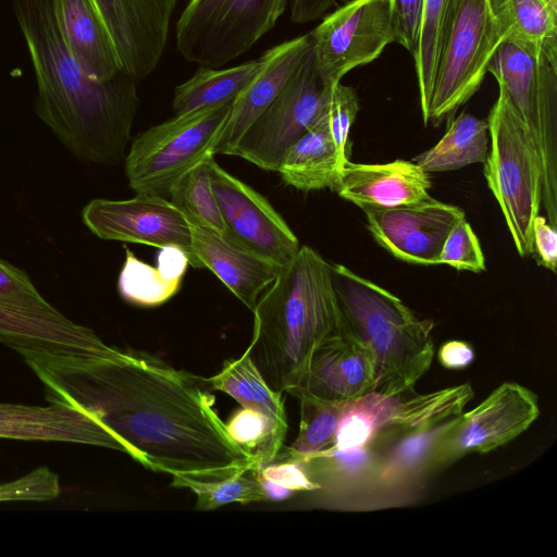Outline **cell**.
Instances as JSON below:
<instances>
[{
    "label": "cell",
    "mask_w": 557,
    "mask_h": 557,
    "mask_svg": "<svg viewBox=\"0 0 557 557\" xmlns=\"http://www.w3.org/2000/svg\"><path fill=\"white\" fill-rule=\"evenodd\" d=\"M60 492L59 476L48 467H39L20 479L0 484V502L52 500Z\"/></svg>",
    "instance_id": "f35d334b"
},
{
    "label": "cell",
    "mask_w": 557,
    "mask_h": 557,
    "mask_svg": "<svg viewBox=\"0 0 557 557\" xmlns=\"http://www.w3.org/2000/svg\"><path fill=\"white\" fill-rule=\"evenodd\" d=\"M318 71L334 86L395 42L389 0H350L309 33Z\"/></svg>",
    "instance_id": "7c38bea8"
},
{
    "label": "cell",
    "mask_w": 557,
    "mask_h": 557,
    "mask_svg": "<svg viewBox=\"0 0 557 557\" xmlns=\"http://www.w3.org/2000/svg\"><path fill=\"white\" fill-rule=\"evenodd\" d=\"M191 234L193 250L201 268L213 272L252 311L281 268L215 230L191 224Z\"/></svg>",
    "instance_id": "7402d4cb"
},
{
    "label": "cell",
    "mask_w": 557,
    "mask_h": 557,
    "mask_svg": "<svg viewBox=\"0 0 557 557\" xmlns=\"http://www.w3.org/2000/svg\"><path fill=\"white\" fill-rule=\"evenodd\" d=\"M212 189L224 234L251 252L282 268L298 252L299 240L269 200L208 158Z\"/></svg>",
    "instance_id": "5bb4252c"
},
{
    "label": "cell",
    "mask_w": 557,
    "mask_h": 557,
    "mask_svg": "<svg viewBox=\"0 0 557 557\" xmlns=\"http://www.w3.org/2000/svg\"><path fill=\"white\" fill-rule=\"evenodd\" d=\"M310 46V35L306 34L272 47L259 58L258 71L233 101L212 148L213 154H231L245 132L283 89Z\"/></svg>",
    "instance_id": "ffe728a7"
},
{
    "label": "cell",
    "mask_w": 557,
    "mask_h": 557,
    "mask_svg": "<svg viewBox=\"0 0 557 557\" xmlns=\"http://www.w3.org/2000/svg\"><path fill=\"white\" fill-rule=\"evenodd\" d=\"M375 242L401 261L440 265V253L463 211L434 198L391 209L363 211Z\"/></svg>",
    "instance_id": "2e32d148"
},
{
    "label": "cell",
    "mask_w": 557,
    "mask_h": 557,
    "mask_svg": "<svg viewBox=\"0 0 557 557\" xmlns=\"http://www.w3.org/2000/svg\"><path fill=\"white\" fill-rule=\"evenodd\" d=\"M437 358L444 368L459 370L473 361L474 351L466 342L449 341L441 346Z\"/></svg>",
    "instance_id": "7bdbcfd3"
},
{
    "label": "cell",
    "mask_w": 557,
    "mask_h": 557,
    "mask_svg": "<svg viewBox=\"0 0 557 557\" xmlns=\"http://www.w3.org/2000/svg\"><path fill=\"white\" fill-rule=\"evenodd\" d=\"M180 176L170 187V201L191 224L224 234V224L212 189L208 158Z\"/></svg>",
    "instance_id": "d6a6232c"
},
{
    "label": "cell",
    "mask_w": 557,
    "mask_h": 557,
    "mask_svg": "<svg viewBox=\"0 0 557 557\" xmlns=\"http://www.w3.org/2000/svg\"><path fill=\"white\" fill-rule=\"evenodd\" d=\"M490 149L488 125L472 114H459L441 140L412 161L425 172H446L484 163Z\"/></svg>",
    "instance_id": "4316f807"
},
{
    "label": "cell",
    "mask_w": 557,
    "mask_h": 557,
    "mask_svg": "<svg viewBox=\"0 0 557 557\" xmlns=\"http://www.w3.org/2000/svg\"><path fill=\"white\" fill-rule=\"evenodd\" d=\"M181 283L166 278L157 267L139 260L129 249H125L117 289L127 302L143 307L162 305L178 292Z\"/></svg>",
    "instance_id": "e575fe53"
},
{
    "label": "cell",
    "mask_w": 557,
    "mask_h": 557,
    "mask_svg": "<svg viewBox=\"0 0 557 557\" xmlns=\"http://www.w3.org/2000/svg\"><path fill=\"white\" fill-rule=\"evenodd\" d=\"M398 396L369 392L346 403L331 448L352 450L368 446L388 426Z\"/></svg>",
    "instance_id": "f1b7e54d"
},
{
    "label": "cell",
    "mask_w": 557,
    "mask_h": 557,
    "mask_svg": "<svg viewBox=\"0 0 557 557\" xmlns=\"http://www.w3.org/2000/svg\"><path fill=\"white\" fill-rule=\"evenodd\" d=\"M358 111L359 101L355 89L341 82L335 84L327 103V123L335 146L345 157H347L350 128Z\"/></svg>",
    "instance_id": "74e56055"
},
{
    "label": "cell",
    "mask_w": 557,
    "mask_h": 557,
    "mask_svg": "<svg viewBox=\"0 0 557 557\" xmlns=\"http://www.w3.org/2000/svg\"><path fill=\"white\" fill-rule=\"evenodd\" d=\"M287 0H189L176 22V48L201 67L220 69L270 32Z\"/></svg>",
    "instance_id": "30bf717a"
},
{
    "label": "cell",
    "mask_w": 557,
    "mask_h": 557,
    "mask_svg": "<svg viewBox=\"0 0 557 557\" xmlns=\"http://www.w3.org/2000/svg\"><path fill=\"white\" fill-rule=\"evenodd\" d=\"M550 8L557 10V0H544Z\"/></svg>",
    "instance_id": "ee69618b"
},
{
    "label": "cell",
    "mask_w": 557,
    "mask_h": 557,
    "mask_svg": "<svg viewBox=\"0 0 557 557\" xmlns=\"http://www.w3.org/2000/svg\"><path fill=\"white\" fill-rule=\"evenodd\" d=\"M375 364L371 351L345 333L312 355L299 385L290 393L332 403H346L374 389Z\"/></svg>",
    "instance_id": "d6986e66"
},
{
    "label": "cell",
    "mask_w": 557,
    "mask_h": 557,
    "mask_svg": "<svg viewBox=\"0 0 557 557\" xmlns=\"http://www.w3.org/2000/svg\"><path fill=\"white\" fill-rule=\"evenodd\" d=\"M212 389L221 391L243 407L261 412L284 442L288 429L282 394L273 391L257 367L248 349L237 359L225 360L219 373L203 379Z\"/></svg>",
    "instance_id": "d4e9b609"
},
{
    "label": "cell",
    "mask_w": 557,
    "mask_h": 557,
    "mask_svg": "<svg viewBox=\"0 0 557 557\" xmlns=\"http://www.w3.org/2000/svg\"><path fill=\"white\" fill-rule=\"evenodd\" d=\"M533 253L537 263L552 272L557 268V230L545 216H535L532 226Z\"/></svg>",
    "instance_id": "60d3db41"
},
{
    "label": "cell",
    "mask_w": 557,
    "mask_h": 557,
    "mask_svg": "<svg viewBox=\"0 0 557 557\" xmlns=\"http://www.w3.org/2000/svg\"><path fill=\"white\" fill-rule=\"evenodd\" d=\"M331 265L345 331L373 356V392L399 397L411 391L433 361V321L420 319L400 298L349 268Z\"/></svg>",
    "instance_id": "277c9868"
},
{
    "label": "cell",
    "mask_w": 557,
    "mask_h": 557,
    "mask_svg": "<svg viewBox=\"0 0 557 557\" xmlns=\"http://www.w3.org/2000/svg\"><path fill=\"white\" fill-rule=\"evenodd\" d=\"M505 40L528 52L557 60V10L544 0L491 2Z\"/></svg>",
    "instance_id": "484cf974"
},
{
    "label": "cell",
    "mask_w": 557,
    "mask_h": 557,
    "mask_svg": "<svg viewBox=\"0 0 557 557\" xmlns=\"http://www.w3.org/2000/svg\"><path fill=\"white\" fill-rule=\"evenodd\" d=\"M113 41L123 72L137 82L157 67L177 0H91Z\"/></svg>",
    "instance_id": "e0dca14e"
},
{
    "label": "cell",
    "mask_w": 557,
    "mask_h": 557,
    "mask_svg": "<svg viewBox=\"0 0 557 557\" xmlns=\"http://www.w3.org/2000/svg\"><path fill=\"white\" fill-rule=\"evenodd\" d=\"M332 88L318 71L311 45L283 89L230 156L277 172L287 150L326 110Z\"/></svg>",
    "instance_id": "8fae6325"
},
{
    "label": "cell",
    "mask_w": 557,
    "mask_h": 557,
    "mask_svg": "<svg viewBox=\"0 0 557 557\" xmlns=\"http://www.w3.org/2000/svg\"><path fill=\"white\" fill-rule=\"evenodd\" d=\"M249 469L216 481H195L172 476V486L189 488L196 496V509H216L232 503L248 504L268 500L258 473Z\"/></svg>",
    "instance_id": "836d02e7"
},
{
    "label": "cell",
    "mask_w": 557,
    "mask_h": 557,
    "mask_svg": "<svg viewBox=\"0 0 557 557\" xmlns=\"http://www.w3.org/2000/svg\"><path fill=\"white\" fill-rule=\"evenodd\" d=\"M297 398L300 400L298 435L293 445L280 451L273 461L301 463L331 448L347 403L326 401L305 394Z\"/></svg>",
    "instance_id": "f546056e"
},
{
    "label": "cell",
    "mask_w": 557,
    "mask_h": 557,
    "mask_svg": "<svg viewBox=\"0 0 557 557\" xmlns=\"http://www.w3.org/2000/svg\"><path fill=\"white\" fill-rule=\"evenodd\" d=\"M188 265V256L180 247L165 246L159 248L157 268L166 278L182 281Z\"/></svg>",
    "instance_id": "b9f144b4"
},
{
    "label": "cell",
    "mask_w": 557,
    "mask_h": 557,
    "mask_svg": "<svg viewBox=\"0 0 557 557\" xmlns=\"http://www.w3.org/2000/svg\"><path fill=\"white\" fill-rule=\"evenodd\" d=\"M326 111L293 144L277 169L283 182L296 189H334L348 160L332 139Z\"/></svg>",
    "instance_id": "cb8c5ba5"
},
{
    "label": "cell",
    "mask_w": 557,
    "mask_h": 557,
    "mask_svg": "<svg viewBox=\"0 0 557 557\" xmlns=\"http://www.w3.org/2000/svg\"><path fill=\"white\" fill-rule=\"evenodd\" d=\"M505 40L491 0H455L442 45L426 124L441 123L480 88Z\"/></svg>",
    "instance_id": "9c48e42d"
},
{
    "label": "cell",
    "mask_w": 557,
    "mask_h": 557,
    "mask_svg": "<svg viewBox=\"0 0 557 557\" xmlns=\"http://www.w3.org/2000/svg\"><path fill=\"white\" fill-rule=\"evenodd\" d=\"M233 101L175 114L139 134L125 156L129 187L166 198L180 176L213 154Z\"/></svg>",
    "instance_id": "ba28073f"
},
{
    "label": "cell",
    "mask_w": 557,
    "mask_h": 557,
    "mask_svg": "<svg viewBox=\"0 0 557 557\" xmlns=\"http://www.w3.org/2000/svg\"><path fill=\"white\" fill-rule=\"evenodd\" d=\"M496 1H499V0H491V2H496Z\"/></svg>",
    "instance_id": "f6af8a7d"
},
{
    "label": "cell",
    "mask_w": 557,
    "mask_h": 557,
    "mask_svg": "<svg viewBox=\"0 0 557 557\" xmlns=\"http://www.w3.org/2000/svg\"><path fill=\"white\" fill-rule=\"evenodd\" d=\"M455 0H424L418 48L413 55L419 104L424 124L437 62Z\"/></svg>",
    "instance_id": "1f68e13d"
},
{
    "label": "cell",
    "mask_w": 557,
    "mask_h": 557,
    "mask_svg": "<svg viewBox=\"0 0 557 557\" xmlns=\"http://www.w3.org/2000/svg\"><path fill=\"white\" fill-rule=\"evenodd\" d=\"M84 224L104 240L136 243L162 248L177 246L189 265H201L193 250L191 224L170 199L136 194L127 200L92 199L82 211Z\"/></svg>",
    "instance_id": "9a60e30c"
},
{
    "label": "cell",
    "mask_w": 557,
    "mask_h": 557,
    "mask_svg": "<svg viewBox=\"0 0 557 557\" xmlns=\"http://www.w3.org/2000/svg\"><path fill=\"white\" fill-rule=\"evenodd\" d=\"M537 396L516 382L496 387L472 410L458 416L441 437L434 454L435 469L472 454H487L517 438L539 418Z\"/></svg>",
    "instance_id": "4fadbf2b"
},
{
    "label": "cell",
    "mask_w": 557,
    "mask_h": 557,
    "mask_svg": "<svg viewBox=\"0 0 557 557\" xmlns=\"http://www.w3.org/2000/svg\"><path fill=\"white\" fill-rule=\"evenodd\" d=\"M0 438L65 442L128 454L126 445L91 413L74 406L0 403Z\"/></svg>",
    "instance_id": "ac0fdd59"
},
{
    "label": "cell",
    "mask_w": 557,
    "mask_h": 557,
    "mask_svg": "<svg viewBox=\"0 0 557 557\" xmlns=\"http://www.w3.org/2000/svg\"><path fill=\"white\" fill-rule=\"evenodd\" d=\"M37 82L35 112L78 160L103 165L125 159L139 98L121 71L92 79L69 48L54 0H13Z\"/></svg>",
    "instance_id": "7a4b0ae2"
},
{
    "label": "cell",
    "mask_w": 557,
    "mask_h": 557,
    "mask_svg": "<svg viewBox=\"0 0 557 557\" xmlns=\"http://www.w3.org/2000/svg\"><path fill=\"white\" fill-rule=\"evenodd\" d=\"M260 60L228 69L200 67L188 81L175 87L172 107L175 114L234 100L255 76Z\"/></svg>",
    "instance_id": "83f0119b"
},
{
    "label": "cell",
    "mask_w": 557,
    "mask_h": 557,
    "mask_svg": "<svg viewBox=\"0 0 557 557\" xmlns=\"http://www.w3.org/2000/svg\"><path fill=\"white\" fill-rule=\"evenodd\" d=\"M490 149L484 175L521 257L533 253L532 226L542 207L540 163L530 134L499 90L486 120Z\"/></svg>",
    "instance_id": "8992f818"
},
{
    "label": "cell",
    "mask_w": 557,
    "mask_h": 557,
    "mask_svg": "<svg viewBox=\"0 0 557 557\" xmlns=\"http://www.w3.org/2000/svg\"><path fill=\"white\" fill-rule=\"evenodd\" d=\"M473 395L472 386L465 383L399 400L388 426L401 432L431 429L460 416Z\"/></svg>",
    "instance_id": "4dcf8cb0"
},
{
    "label": "cell",
    "mask_w": 557,
    "mask_h": 557,
    "mask_svg": "<svg viewBox=\"0 0 557 557\" xmlns=\"http://www.w3.org/2000/svg\"><path fill=\"white\" fill-rule=\"evenodd\" d=\"M28 367L49 403L91 413L147 469L195 481L260 469L230 437L205 380L153 355L111 346L101 356Z\"/></svg>",
    "instance_id": "6da1fadb"
},
{
    "label": "cell",
    "mask_w": 557,
    "mask_h": 557,
    "mask_svg": "<svg viewBox=\"0 0 557 557\" xmlns=\"http://www.w3.org/2000/svg\"><path fill=\"white\" fill-rule=\"evenodd\" d=\"M487 72L530 134L540 163L542 206L547 221L557 227V60L504 40Z\"/></svg>",
    "instance_id": "52a82bcc"
},
{
    "label": "cell",
    "mask_w": 557,
    "mask_h": 557,
    "mask_svg": "<svg viewBox=\"0 0 557 557\" xmlns=\"http://www.w3.org/2000/svg\"><path fill=\"white\" fill-rule=\"evenodd\" d=\"M424 0H389L395 42L414 55L423 14Z\"/></svg>",
    "instance_id": "ab89813d"
},
{
    "label": "cell",
    "mask_w": 557,
    "mask_h": 557,
    "mask_svg": "<svg viewBox=\"0 0 557 557\" xmlns=\"http://www.w3.org/2000/svg\"><path fill=\"white\" fill-rule=\"evenodd\" d=\"M248 351L268 383L292 393L313 352L346 333L335 294L332 265L308 246L280 269L253 310Z\"/></svg>",
    "instance_id": "3957f363"
},
{
    "label": "cell",
    "mask_w": 557,
    "mask_h": 557,
    "mask_svg": "<svg viewBox=\"0 0 557 557\" xmlns=\"http://www.w3.org/2000/svg\"><path fill=\"white\" fill-rule=\"evenodd\" d=\"M428 172L413 161L352 163L347 160L334 188L338 196L363 211L391 209L431 198Z\"/></svg>",
    "instance_id": "44dd1931"
},
{
    "label": "cell",
    "mask_w": 557,
    "mask_h": 557,
    "mask_svg": "<svg viewBox=\"0 0 557 557\" xmlns=\"http://www.w3.org/2000/svg\"><path fill=\"white\" fill-rule=\"evenodd\" d=\"M64 39L89 77L108 81L122 69L113 41L91 0H54Z\"/></svg>",
    "instance_id": "603a6c76"
},
{
    "label": "cell",
    "mask_w": 557,
    "mask_h": 557,
    "mask_svg": "<svg viewBox=\"0 0 557 557\" xmlns=\"http://www.w3.org/2000/svg\"><path fill=\"white\" fill-rule=\"evenodd\" d=\"M258 473L268 500L284 499L297 491L319 490L297 462L273 461L262 466Z\"/></svg>",
    "instance_id": "8d00e7d4"
},
{
    "label": "cell",
    "mask_w": 557,
    "mask_h": 557,
    "mask_svg": "<svg viewBox=\"0 0 557 557\" xmlns=\"http://www.w3.org/2000/svg\"><path fill=\"white\" fill-rule=\"evenodd\" d=\"M0 343L28 364L101 356L110 349L91 329L49 304L28 274L0 259Z\"/></svg>",
    "instance_id": "5b68a950"
},
{
    "label": "cell",
    "mask_w": 557,
    "mask_h": 557,
    "mask_svg": "<svg viewBox=\"0 0 557 557\" xmlns=\"http://www.w3.org/2000/svg\"><path fill=\"white\" fill-rule=\"evenodd\" d=\"M440 264L474 273L486 269L480 242L466 219L460 220L447 235L440 253Z\"/></svg>",
    "instance_id": "d590c367"
}]
</instances>
